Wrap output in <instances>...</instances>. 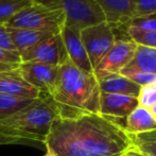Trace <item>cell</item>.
Returning <instances> with one entry per match:
<instances>
[{
	"label": "cell",
	"mask_w": 156,
	"mask_h": 156,
	"mask_svg": "<svg viewBox=\"0 0 156 156\" xmlns=\"http://www.w3.org/2000/svg\"><path fill=\"white\" fill-rule=\"evenodd\" d=\"M55 156H121L133 147L122 125L99 114L58 118L44 140Z\"/></svg>",
	"instance_id": "1"
},
{
	"label": "cell",
	"mask_w": 156,
	"mask_h": 156,
	"mask_svg": "<svg viewBox=\"0 0 156 156\" xmlns=\"http://www.w3.org/2000/svg\"><path fill=\"white\" fill-rule=\"evenodd\" d=\"M100 89L94 73L83 71L69 60L60 66L58 79L51 97L61 118L99 114Z\"/></svg>",
	"instance_id": "2"
},
{
	"label": "cell",
	"mask_w": 156,
	"mask_h": 156,
	"mask_svg": "<svg viewBox=\"0 0 156 156\" xmlns=\"http://www.w3.org/2000/svg\"><path fill=\"white\" fill-rule=\"evenodd\" d=\"M60 118V111L51 94L41 93L31 103L0 120V126L44 144L53 122Z\"/></svg>",
	"instance_id": "3"
},
{
	"label": "cell",
	"mask_w": 156,
	"mask_h": 156,
	"mask_svg": "<svg viewBox=\"0 0 156 156\" xmlns=\"http://www.w3.org/2000/svg\"><path fill=\"white\" fill-rule=\"evenodd\" d=\"M66 20V13L62 9L51 8L33 2L17 13L4 26L15 29H31L60 33L65 26Z\"/></svg>",
	"instance_id": "4"
},
{
	"label": "cell",
	"mask_w": 156,
	"mask_h": 156,
	"mask_svg": "<svg viewBox=\"0 0 156 156\" xmlns=\"http://www.w3.org/2000/svg\"><path fill=\"white\" fill-rule=\"evenodd\" d=\"M37 3L65 11L66 25L78 29L102 23L104 20L100 9L94 0H33Z\"/></svg>",
	"instance_id": "5"
},
{
	"label": "cell",
	"mask_w": 156,
	"mask_h": 156,
	"mask_svg": "<svg viewBox=\"0 0 156 156\" xmlns=\"http://www.w3.org/2000/svg\"><path fill=\"white\" fill-rule=\"evenodd\" d=\"M80 35L90 64L94 69L115 44V31L106 21H102L81 29Z\"/></svg>",
	"instance_id": "6"
},
{
	"label": "cell",
	"mask_w": 156,
	"mask_h": 156,
	"mask_svg": "<svg viewBox=\"0 0 156 156\" xmlns=\"http://www.w3.org/2000/svg\"><path fill=\"white\" fill-rule=\"evenodd\" d=\"M137 44L129 38H116L109 51L94 67V74L97 80L109 74H117L126 67L135 54Z\"/></svg>",
	"instance_id": "7"
},
{
	"label": "cell",
	"mask_w": 156,
	"mask_h": 156,
	"mask_svg": "<svg viewBox=\"0 0 156 156\" xmlns=\"http://www.w3.org/2000/svg\"><path fill=\"white\" fill-rule=\"evenodd\" d=\"M20 58L21 63L37 62L58 67L69 60L60 33L21 51Z\"/></svg>",
	"instance_id": "8"
},
{
	"label": "cell",
	"mask_w": 156,
	"mask_h": 156,
	"mask_svg": "<svg viewBox=\"0 0 156 156\" xmlns=\"http://www.w3.org/2000/svg\"><path fill=\"white\" fill-rule=\"evenodd\" d=\"M19 73L39 93L52 94L58 79L60 67L37 62H23L17 67Z\"/></svg>",
	"instance_id": "9"
},
{
	"label": "cell",
	"mask_w": 156,
	"mask_h": 156,
	"mask_svg": "<svg viewBox=\"0 0 156 156\" xmlns=\"http://www.w3.org/2000/svg\"><path fill=\"white\" fill-rule=\"evenodd\" d=\"M138 105V99L134 97L100 93L99 115L123 126L126 117Z\"/></svg>",
	"instance_id": "10"
},
{
	"label": "cell",
	"mask_w": 156,
	"mask_h": 156,
	"mask_svg": "<svg viewBox=\"0 0 156 156\" xmlns=\"http://www.w3.org/2000/svg\"><path fill=\"white\" fill-rule=\"evenodd\" d=\"M60 34L62 36L70 62L83 71L94 73V68L86 53L84 45L81 41L80 29L65 23Z\"/></svg>",
	"instance_id": "11"
},
{
	"label": "cell",
	"mask_w": 156,
	"mask_h": 156,
	"mask_svg": "<svg viewBox=\"0 0 156 156\" xmlns=\"http://www.w3.org/2000/svg\"><path fill=\"white\" fill-rule=\"evenodd\" d=\"M104 20L114 30L125 27L133 19V0H94Z\"/></svg>",
	"instance_id": "12"
},
{
	"label": "cell",
	"mask_w": 156,
	"mask_h": 156,
	"mask_svg": "<svg viewBox=\"0 0 156 156\" xmlns=\"http://www.w3.org/2000/svg\"><path fill=\"white\" fill-rule=\"evenodd\" d=\"M0 94L21 99H36L39 91L29 84L18 69L0 72Z\"/></svg>",
	"instance_id": "13"
},
{
	"label": "cell",
	"mask_w": 156,
	"mask_h": 156,
	"mask_svg": "<svg viewBox=\"0 0 156 156\" xmlns=\"http://www.w3.org/2000/svg\"><path fill=\"white\" fill-rule=\"evenodd\" d=\"M99 89L101 93L122 94L138 98L141 87L129 80L127 78L121 76L120 73L109 74L98 80Z\"/></svg>",
	"instance_id": "14"
},
{
	"label": "cell",
	"mask_w": 156,
	"mask_h": 156,
	"mask_svg": "<svg viewBox=\"0 0 156 156\" xmlns=\"http://www.w3.org/2000/svg\"><path fill=\"white\" fill-rule=\"evenodd\" d=\"M8 33L12 44L16 48L17 51L20 53L21 51L49 38L58 33L39 31V30L31 29H15V28H8Z\"/></svg>",
	"instance_id": "15"
},
{
	"label": "cell",
	"mask_w": 156,
	"mask_h": 156,
	"mask_svg": "<svg viewBox=\"0 0 156 156\" xmlns=\"http://www.w3.org/2000/svg\"><path fill=\"white\" fill-rule=\"evenodd\" d=\"M129 134H140L156 129V121L150 109L138 105L126 117L123 125Z\"/></svg>",
	"instance_id": "16"
},
{
	"label": "cell",
	"mask_w": 156,
	"mask_h": 156,
	"mask_svg": "<svg viewBox=\"0 0 156 156\" xmlns=\"http://www.w3.org/2000/svg\"><path fill=\"white\" fill-rule=\"evenodd\" d=\"M125 68L156 76V49L137 45L133 58Z\"/></svg>",
	"instance_id": "17"
},
{
	"label": "cell",
	"mask_w": 156,
	"mask_h": 156,
	"mask_svg": "<svg viewBox=\"0 0 156 156\" xmlns=\"http://www.w3.org/2000/svg\"><path fill=\"white\" fill-rule=\"evenodd\" d=\"M132 144L146 156H156V129L140 134H129Z\"/></svg>",
	"instance_id": "18"
},
{
	"label": "cell",
	"mask_w": 156,
	"mask_h": 156,
	"mask_svg": "<svg viewBox=\"0 0 156 156\" xmlns=\"http://www.w3.org/2000/svg\"><path fill=\"white\" fill-rule=\"evenodd\" d=\"M34 99H21L15 98L8 94H0V120L10 117L19 109L27 106Z\"/></svg>",
	"instance_id": "19"
},
{
	"label": "cell",
	"mask_w": 156,
	"mask_h": 156,
	"mask_svg": "<svg viewBox=\"0 0 156 156\" xmlns=\"http://www.w3.org/2000/svg\"><path fill=\"white\" fill-rule=\"evenodd\" d=\"M33 2V0H0V23H8L17 13Z\"/></svg>",
	"instance_id": "20"
},
{
	"label": "cell",
	"mask_w": 156,
	"mask_h": 156,
	"mask_svg": "<svg viewBox=\"0 0 156 156\" xmlns=\"http://www.w3.org/2000/svg\"><path fill=\"white\" fill-rule=\"evenodd\" d=\"M5 144H21V146L35 147L38 149L45 148L43 142L30 139L11 129L0 126V146H5Z\"/></svg>",
	"instance_id": "21"
},
{
	"label": "cell",
	"mask_w": 156,
	"mask_h": 156,
	"mask_svg": "<svg viewBox=\"0 0 156 156\" xmlns=\"http://www.w3.org/2000/svg\"><path fill=\"white\" fill-rule=\"evenodd\" d=\"M127 38L135 44L156 49V31H141L131 27H124Z\"/></svg>",
	"instance_id": "22"
},
{
	"label": "cell",
	"mask_w": 156,
	"mask_h": 156,
	"mask_svg": "<svg viewBox=\"0 0 156 156\" xmlns=\"http://www.w3.org/2000/svg\"><path fill=\"white\" fill-rule=\"evenodd\" d=\"M121 76L127 78L134 82L135 84L139 85L140 87H144L147 85H150L152 83L156 82V76L155 74L146 73V72L138 71V70L129 69V68H123L121 71L119 72Z\"/></svg>",
	"instance_id": "23"
},
{
	"label": "cell",
	"mask_w": 156,
	"mask_h": 156,
	"mask_svg": "<svg viewBox=\"0 0 156 156\" xmlns=\"http://www.w3.org/2000/svg\"><path fill=\"white\" fill-rule=\"evenodd\" d=\"M133 19L156 13V0H133Z\"/></svg>",
	"instance_id": "24"
},
{
	"label": "cell",
	"mask_w": 156,
	"mask_h": 156,
	"mask_svg": "<svg viewBox=\"0 0 156 156\" xmlns=\"http://www.w3.org/2000/svg\"><path fill=\"white\" fill-rule=\"evenodd\" d=\"M138 103L139 105L147 108H150L153 104L156 103V82L150 85L141 87L139 96H138Z\"/></svg>",
	"instance_id": "25"
},
{
	"label": "cell",
	"mask_w": 156,
	"mask_h": 156,
	"mask_svg": "<svg viewBox=\"0 0 156 156\" xmlns=\"http://www.w3.org/2000/svg\"><path fill=\"white\" fill-rule=\"evenodd\" d=\"M125 27L135 28L141 31H156V13L149 16L132 19Z\"/></svg>",
	"instance_id": "26"
},
{
	"label": "cell",
	"mask_w": 156,
	"mask_h": 156,
	"mask_svg": "<svg viewBox=\"0 0 156 156\" xmlns=\"http://www.w3.org/2000/svg\"><path fill=\"white\" fill-rule=\"evenodd\" d=\"M0 63L9 64V65H19L21 63L20 53L18 51L0 48Z\"/></svg>",
	"instance_id": "27"
},
{
	"label": "cell",
	"mask_w": 156,
	"mask_h": 156,
	"mask_svg": "<svg viewBox=\"0 0 156 156\" xmlns=\"http://www.w3.org/2000/svg\"><path fill=\"white\" fill-rule=\"evenodd\" d=\"M0 48H4V49L11 50V51H17L16 48L11 41L6 27L1 23H0Z\"/></svg>",
	"instance_id": "28"
},
{
	"label": "cell",
	"mask_w": 156,
	"mask_h": 156,
	"mask_svg": "<svg viewBox=\"0 0 156 156\" xmlns=\"http://www.w3.org/2000/svg\"><path fill=\"white\" fill-rule=\"evenodd\" d=\"M121 156H146V155L142 154L141 152H139V151L134 148V147H132L131 149H129V150H127L126 152H124Z\"/></svg>",
	"instance_id": "29"
},
{
	"label": "cell",
	"mask_w": 156,
	"mask_h": 156,
	"mask_svg": "<svg viewBox=\"0 0 156 156\" xmlns=\"http://www.w3.org/2000/svg\"><path fill=\"white\" fill-rule=\"evenodd\" d=\"M19 65H9V64H2L0 63V72L3 71H9V70L16 69Z\"/></svg>",
	"instance_id": "30"
},
{
	"label": "cell",
	"mask_w": 156,
	"mask_h": 156,
	"mask_svg": "<svg viewBox=\"0 0 156 156\" xmlns=\"http://www.w3.org/2000/svg\"><path fill=\"white\" fill-rule=\"evenodd\" d=\"M149 109H150L151 114H152V116L154 117V119H155V121H156V103H155V104H153Z\"/></svg>",
	"instance_id": "31"
},
{
	"label": "cell",
	"mask_w": 156,
	"mask_h": 156,
	"mask_svg": "<svg viewBox=\"0 0 156 156\" xmlns=\"http://www.w3.org/2000/svg\"><path fill=\"white\" fill-rule=\"evenodd\" d=\"M44 156H55L53 154V153H51L50 151H46V153H45V155Z\"/></svg>",
	"instance_id": "32"
}]
</instances>
